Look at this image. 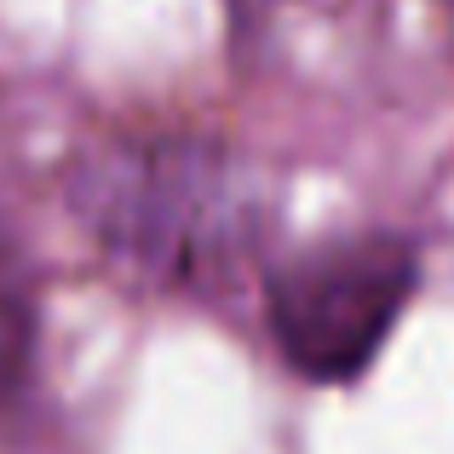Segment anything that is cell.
<instances>
[{"label": "cell", "mask_w": 454, "mask_h": 454, "mask_svg": "<svg viewBox=\"0 0 454 454\" xmlns=\"http://www.w3.org/2000/svg\"><path fill=\"white\" fill-rule=\"evenodd\" d=\"M64 196L104 259L161 294H219L265 242V184L207 133H115L69 167Z\"/></svg>", "instance_id": "1"}, {"label": "cell", "mask_w": 454, "mask_h": 454, "mask_svg": "<svg viewBox=\"0 0 454 454\" xmlns=\"http://www.w3.org/2000/svg\"><path fill=\"white\" fill-rule=\"evenodd\" d=\"M420 294V247L397 231L328 236L265 270V328L310 386H351L380 363Z\"/></svg>", "instance_id": "2"}, {"label": "cell", "mask_w": 454, "mask_h": 454, "mask_svg": "<svg viewBox=\"0 0 454 454\" xmlns=\"http://www.w3.org/2000/svg\"><path fill=\"white\" fill-rule=\"evenodd\" d=\"M35 351H41L35 277H29V259H23L18 236L0 224V409H12V403L29 391Z\"/></svg>", "instance_id": "3"}]
</instances>
